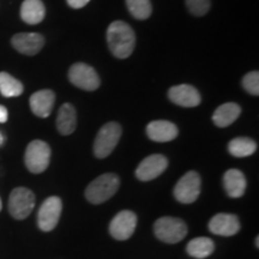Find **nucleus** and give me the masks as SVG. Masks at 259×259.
I'll list each match as a JSON object with an SVG mask.
<instances>
[{"mask_svg":"<svg viewBox=\"0 0 259 259\" xmlns=\"http://www.w3.org/2000/svg\"><path fill=\"white\" fill-rule=\"evenodd\" d=\"M126 5L136 19H147L153 11L150 0H126Z\"/></svg>","mask_w":259,"mask_h":259,"instance_id":"obj_24","label":"nucleus"},{"mask_svg":"<svg viewBox=\"0 0 259 259\" xmlns=\"http://www.w3.org/2000/svg\"><path fill=\"white\" fill-rule=\"evenodd\" d=\"M120 186V179L114 173H106L96 178L85 190V197L90 203L101 204L115 194Z\"/></svg>","mask_w":259,"mask_h":259,"instance_id":"obj_2","label":"nucleus"},{"mask_svg":"<svg viewBox=\"0 0 259 259\" xmlns=\"http://www.w3.org/2000/svg\"><path fill=\"white\" fill-rule=\"evenodd\" d=\"M25 166L34 174L44 173L50 166L51 148L44 141H32L25 150Z\"/></svg>","mask_w":259,"mask_h":259,"instance_id":"obj_5","label":"nucleus"},{"mask_svg":"<svg viewBox=\"0 0 259 259\" xmlns=\"http://www.w3.org/2000/svg\"><path fill=\"white\" fill-rule=\"evenodd\" d=\"M137 226V215L130 210H122L116 213L109 225V233L115 240H127L135 233Z\"/></svg>","mask_w":259,"mask_h":259,"instance_id":"obj_10","label":"nucleus"},{"mask_svg":"<svg viewBox=\"0 0 259 259\" xmlns=\"http://www.w3.org/2000/svg\"><path fill=\"white\" fill-rule=\"evenodd\" d=\"M168 97L173 103L181 107H197L200 103L198 90L189 84L171 87L168 92Z\"/></svg>","mask_w":259,"mask_h":259,"instance_id":"obj_13","label":"nucleus"},{"mask_svg":"<svg viewBox=\"0 0 259 259\" xmlns=\"http://www.w3.org/2000/svg\"><path fill=\"white\" fill-rule=\"evenodd\" d=\"M35 206V194L25 187H17L9 198V211L16 220H24L30 215Z\"/></svg>","mask_w":259,"mask_h":259,"instance_id":"obj_6","label":"nucleus"},{"mask_svg":"<svg viewBox=\"0 0 259 259\" xmlns=\"http://www.w3.org/2000/svg\"><path fill=\"white\" fill-rule=\"evenodd\" d=\"M2 206H3V204H2V199H0V211H2Z\"/></svg>","mask_w":259,"mask_h":259,"instance_id":"obj_31","label":"nucleus"},{"mask_svg":"<svg viewBox=\"0 0 259 259\" xmlns=\"http://www.w3.org/2000/svg\"><path fill=\"white\" fill-rule=\"evenodd\" d=\"M223 186L229 197L239 198L244 196L246 190L245 176L238 169L227 170L223 176Z\"/></svg>","mask_w":259,"mask_h":259,"instance_id":"obj_17","label":"nucleus"},{"mask_svg":"<svg viewBox=\"0 0 259 259\" xmlns=\"http://www.w3.org/2000/svg\"><path fill=\"white\" fill-rule=\"evenodd\" d=\"M148 137L154 142L164 143L178 137V127L167 120H155L147 126Z\"/></svg>","mask_w":259,"mask_h":259,"instance_id":"obj_16","label":"nucleus"},{"mask_svg":"<svg viewBox=\"0 0 259 259\" xmlns=\"http://www.w3.org/2000/svg\"><path fill=\"white\" fill-rule=\"evenodd\" d=\"M186 6L193 16L200 17L209 11L210 0H186Z\"/></svg>","mask_w":259,"mask_h":259,"instance_id":"obj_26","label":"nucleus"},{"mask_svg":"<svg viewBox=\"0 0 259 259\" xmlns=\"http://www.w3.org/2000/svg\"><path fill=\"white\" fill-rule=\"evenodd\" d=\"M8 118H9V113H8V109L5 108L4 106L0 105V122H6L8 121Z\"/></svg>","mask_w":259,"mask_h":259,"instance_id":"obj_28","label":"nucleus"},{"mask_svg":"<svg viewBox=\"0 0 259 259\" xmlns=\"http://www.w3.org/2000/svg\"><path fill=\"white\" fill-rule=\"evenodd\" d=\"M63 203L59 197H50L42 203L37 213L38 228L44 232H51L59 222Z\"/></svg>","mask_w":259,"mask_h":259,"instance_id":"obj_8","label":"nucleus"},{"mask_svg":"<svg viewBox=\"0 0 259 259\" xmlns=\"http://www.w3.org/2000/svg\"><path fill=\"white\" fill-rule=\"evenodd\" d=\"M69 78L73 85L87 92H94L100 87L99 74L92 66L84 63H77L71 66Z\"/></svg>","mask_w":259,"mask_h":259,"instance_id":"obj_9","label":"nucleus"},{"mask_svg":"<svg viewBox=\"0 0 259 259\" xmlns=\"http://www.w3.org/2000/svg\"><path fill=\"white\" fill-rule=\"evenodd\" d=\"M168 166L166 156L160 154L150 155L139 163L136 169V177L141 181H150L161 176Z\"/></svg>","mask_w":259,"mask_h":259,"instance_id":"obj_11","label":"nucleus"},{"mask_svg":"<svg viewBox=\"0 0 259 259\" xmlns=\"http://www.w3.org/2000/svg\"><path fill=\"white\" fill-rule=\"evenodd\" d=\"M242 87L251 95L258 96L259 94V72L258 71H252L248 72L242 78Z\"/></svg>","mask_w":259,"mask_h":259,"instance_id":"obj_25","label":"nucleus"},{"mask_svg":"<svg viewBox=\"0 0 259 259\" xmlns=\"http://www.w3.org/2000/svg\"><path fill=\"white\" fill-rule=\"evenodd\" d=\"M121 137V127L118 122H107L97 134L94 142V154L97 158L109 156Z\"/></svg>","mask_w":259,"mask_h":259,"instance_id":"obj_3","label":"nucleus"},{"mask_svg":"<svg viewBox=\"0 0 259 259\" xmlns=\"http://www.w3.org/2000/svg\"><path fill=\"white\" fill-rule=\"evenodd\" d=\"M241 113L240 106L236 105L234 102L223 103L213 112L212 121L215 122L216 126L219 127H227V126L232 125L236 119L239 118Z\"/></svg>","mask_w":259,"mask_h":259,"instance_id":"obj_19","label":"nucleus"},{"mask_svg":"<svg viewBox=\"0 0 259 259\" xmlns=\"http://www.w3.org/2000/svg\"><path fill=\"white\" fill-rule=\"evenodd\" d=\"M259 238L257 236V238H255V246H257V247H259Z\"/></svg>","mask_w":259,"mask_h":259,"instance_id":"obj_30","label":"nucleus"},{"mask_svg":"<svg viewBox=\"0 0 259 259\" xmlns=\"http://www.w3.org/2000/svg\"><path fill=\"white\" fill-rule=\"evenodd\" d=\"M66 2L72 9H82L88 4L90 0H66Z\"/></svg>","mask_w":259,"mask_h":259,"instance_id":"obj_27","label":"nucleus"},{"mask_svg":"<svg viewBox=\"0 0 259 259\" xmlns=\"http://www.w3.org/2000/svg\"><path fill=\"white\" fill-rule=\"evenodd\" d=\"M107 42L113 56L118 59H126L135 50L136 34L127 23L115 21L107 29Z\"/></svg>","mask_w":259,"mask_h":259,"instance_id":"obj_1","label":"nucleus"},{"mask_svg":"<svg viewBox=\"0 0 259 259\" xmlns=\"http://www.w3.org/2000/svg\"><path fill=\"white\" fill-rule=\"evenodd\" d=\"M23 84L8 72H0V93L5 97H17L23 93Z\"/></svg>","mask_w":259,"mask_h":259,"instance_id":"obj_23","label":"nucleus"},{"mask_svg":"<svg viewBox=\"0 0 259 259\" xmlns=\"http://www.w3.org/2000/svg\"><path fill=\"white\" fill-rule=\"evenodd\" d=\"M54 101H56V95L52 90L45 89L40 92L34 93L30 96L29 103H30V109L35 115L40 118H47L50 116L53 109Z\"/></svg>","mask_w":259,"mask_h":259,"instance_id":"obj_15","label":"nucleus"},{"mask_svg":"<svg viewBox=\"0 0 259 259\" xmlns=\"http://www.w3.org/2000/svg\"><path fill=\"white\" fill-rule=\"evenodd\" d=\"M11 44L19 53L25 56H35L44 47L45 38L36 32H19L12 37Z\"/></svg>","mask_w":259,"mask_h":259,"instance_id":"obj_12","label":"nucleus"},{"mask_svg":"<svg viewBox=\"0 0 259 259\" xmlns=\"http://www.w3.org/2000/svg\"><path fill=\"white\" fill-rule=\"evenodd\" d=\"M46 10L41 0H24L21 6V18L28 24H38L44 21Z\"/></svg>","mask_w":259,"mask_h":259,"instance_id":"obj_20","label":"nucleus"},{"mask_svg":"<svg viewBox=\"0 0 259 259\" xmlns=\"http://www.w3.org/2000/svg\"><path fill=\"white\" fill-rule=\"evenodd\" d=\"M209 229L216 235L232 236L240 231V222L232 213H218L210 220Z\"/></svg>","mask_w":259,"mask_h":259,"instance_id":"obj_14","label":"nucleus"},{"mask_svg":"<svg viewBox=\"0 0 259 259\" xmlns=\"http://www.w3.org/2000/svg\"><path fill=\"white\" fill-rule=\"evenodd\" d=\"M155 235L158 240L167 244H177L187 234L186 223L176 218H161L154 225Z\"/></svg>","mask_w":259,"mask_h":259,"instance_id":"obj_4","label":"nucleus"},{"mask_svg":"<svg viewBox=\"0 0 259 259\" xmlns=\"http://www.w3.org/2000/svg\"><path fill=\"white\" fill-rule=\"evenodd\" d=\"M77 126L76 109L70 103H64L60 107L57 116V128L60 135L69 136L74 132Z\"/></svg>","mask_w":259,"mask_h":259,"instance_id":"obj_18","label":"nucleus"},{"mask_svg":"<svg viewBox=\"0 0 259 259\" xmlns=\"http://www.w3.org/2000/svg\"><path fill=\"white\" fill-rule=\"evenodd\" d=\"M257 150V143L247 137H238L232 139L228 144V151L235 157H247Z\"/></svg>","mask_w":259,"mask_h":259,"instance_id":"obj_22","label":"nucleus"},{"mask_svg":"<svg viewBox=\"0 0 259 259\" xmlns=\"http://www.w3.org/2000/svg\"><path fill=\"white\" fill-rule=\"evenodd\" d=\"M215 250V244L209 238H194L186 246V251L191 257L203 259L209 257Z\"/></svg>","mask_w":259,"mask_h":259,"instance_id":"obj_21","label":"nucleus"},{"mask_svg":"<svg viewBox=\"0 0 259 259\" xmlns=\"http://www.w3.org/2000/svg\"><path fill=\"white\" fill-rule=\"evenodd\" d=\"M4 141H5V138H4V136H3L2 134H0V145H2L3 143H4Z\"/></svg>","mask_w":259,"mask_h":259,"instance_id":"obj_29","label":"nucleus"},{"mask_svg":"<svg viewBox=\"0 0 259 259\" xmlns=\"http://www.w3.org/2000/svg\"><path fill=\"white\" fill-rule=\"evenodd\" d=\"M200 193V177L197 171L191 170L178 181L174 187V197L178 202L191 204L196 202Z\"/></svg>","mask_w":259,"mask_h":259,"instance_id":"obj_7","label":"nucleus"}]
</instances>
